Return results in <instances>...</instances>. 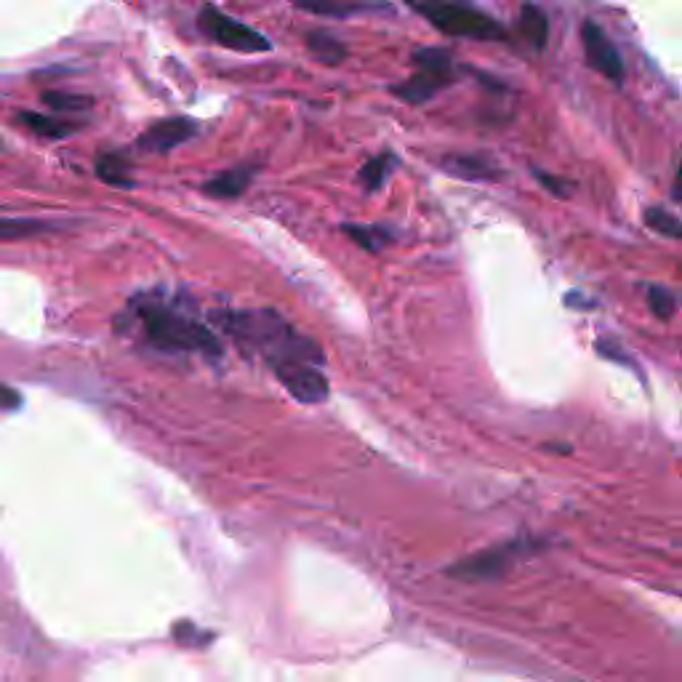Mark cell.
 Masks as SVG:
<instances>
[{"instance_id": "1", "label": "cell", "mask_w": 682, "mask_h": 682, "mask_svg": "<svg viewBox=\"0 0 682 682\" xmlns=\"http://www.w3.org/2000/svg\"><path fill=\"white\" fill-rule=\"evenodd\" d=\"M224 328L230 331L235 339H240L246 347L259 349L264 360L270 363L275 371L278 365L286 363H326V357L320 347L312 339L302 336L296 328H291L286 320L280 318L278 312L272 310H246V312H230L222 318Z\"/></svg>"}, {"instance_id": "2", "label": "cell", "mask_w": 682, "mask_h": 682, "mask_svg": "<svg viewBox=\"0 0 682 682\" xmlns=\"http://www.w3.org/2000/svg\"><path fill=\"white\" fill-rule=\"evenodd\" d=\"M136 318L152 347L166 352H200L208 357L222 355V344L214 331L171 304L142 299L136 302Z\"/></svg>"}, {"instance_id": "3", "label": "cell", "mask_w": 682, "mask_h": 682, "mask_svg": "<svg viewBox=\"0 0 682 682\" xmlns=\"http://www.w3.org/2000/svg\"><path fill=\"white\" fill-rule=\"evenodd\" d=\"M408 8L427 19L435 30L448 38L504 40L507 32L493 16L475 8L467 0H405Z\"/></svg>"}, {"instance_id": "4", "label": "cell", "mask_w": 682, "mask_h": 682, "mask_svg": "<svg viewBox=\"0 0 682 682\" xmlns=\"http://www.w3.org/2000/svg\"><path fill=\"white\" fill-rule=\"evenodd\" d=\"M200 30L206 32L208 38L219 43V46L230 48V51H240V54H262L270 51L272 43L264 38L262 32H256L254 27L232 19L230 14H224L216 6H203L198 16Z\"/></svg>"}, {"instance_id": "5", "label": "cell", "mask_w": 682, "mask_h": 682, "mask_svg": "<svg viewBox=\"0 0 682 682\" xmlns=\"http://www.w3.org/2000/svg\"><path fill=\"white\" fill-rule=\"evenodd\" d=\"M581 43H584V56H587L589 67L595 72H600L603 78L613 80V83H621L624 80V62H621V54L616 51V46L611 43V38L605 35V30L597 22H584L581 24Z\"/></svg>"}, {"instance_id": "6", "label": "cell", "mask_w": 682, "mask_h": 682, "mask_svg": "<svg viewBox=\"0 0 682 682\" xmlns=\"http://www.w3.org/2000/svg\"><path fill=\"white\" fill-rule=\"evenodd\" d=\"M280 384L299 400V403L318 405L328 397V379L320 371V365L312 363H286L275 368Z\"/></svg>"}, {"instance_id": "7", "label": "cell", "mask_w": 682, "mask_h": 682, "mask_svg": "<svg viewBox=\"0 0 682 682\" xmlns=\"http://www.w3.org/2000/svg\"><path fill=\"white\" fill-rule=\"evenodd\" d=\"M517 547L515 544H504V547L485 549L472 557H464L459 563H453L448 573L461 581H496L509 571V565L515 560Z\"/></svg>"}, {"instance_id": "8", "label": "cell", "mask_w": 682, "mask_h": 682, "mask_svg": "<svg viewBox=\"0 0 682 682\" xmlns=\"http://www.w3.org/2000/svg\"><path fill=\"white\" fill-rule=\"evenodd\" d=\"M198 134V123L190 118H166L152 123L147 131H144L139 139H136V147L142 152H171L176 150L179 144L190 142L192 136Z\"/></svg>"}, {"instance_id": "9", "label": "cell", "mask_w": 682, "mask_h": 682, "mask_svg": "<svg viewBox=\"0 0 682 682\" xmlns=\"http://www.w3.org/2000/svg\"><path fill=\"white\" fill-rule=\"evenodd\" d=\"M251 179H254V166L230 168V171H224V174L214 176V179H208V182L203 184V192H206L208 198L219 200L240 198V195L246 192L248 184H251Z\"/></svg>"}, {"instance_id": "10", "label": "cell", "mask_w": 682, "mask_h": 682, "mask_svg": "<svg viewBox=\"0 0 682 682\" xmlns=\"http://www.w3.org/2000/svg\"><path fill=\"white\" fill-rule=\"evenodd\" d=\"M445 86H448V80L435 78V75H427V72L416 70L411 78L403 80L400 86L392 88V94L408 104H424V102H429L437 91H443Z\"/></svg>"}, {"instance_id": "11", "label": "cell", "mask_w": 682, "mask_h": 682, "mask_svg": "<svg viewBox=\"0 0 682 682\" xmlns=\"http://www.w3.org/2000/svg\"><path fill=\"white\" fill-rule=\"evenodd\" d=\"M291 3L315 16H349L376 8L371 0H291Z\"/></svg>"}, {"instance_id": "12", "label": "cell", "mask_w": 682, "mask_h": 682, "mask_svg": "<svg viewBox=\"0 0 682 682\" xmlns=\"http://www.w3.org/2000/svg\"><path fill=\"white\" fill-rule=\"evenodd\" d=\"M520 32H523V38L528 40V46H531L533 51L547 48V40H549L547 14H544L539 6H531V3L523 6L520 8Z\"/></svg>"}, {"instance_id": "13", "label": "cell", "mask_w": 682, "mask_h": 682, "mask_svg": "<svg viewBox=\"0 0 682 682\" xmlns=\"http://www.w3.org/2000/svg\"><path fill=\"white\" fill-rule=\"evenodd\" d=\"M413 67L435 78H443L451 83L453 80V56L445 48H419L413 51Z\"/></svg>"}, {"instance_id": "14", "label": "cell", "mask_w": 682, "mask_h": 682, "mask_svg": "<svg viewBox=\"0 0 682 682\" xmlns=\"http://www.w3.org/2000/svg\"><path fill=\"white\" fill-rule=\"evenodd\" d=\"M307 48H310L312 56H315L320 64H326V67H336V64L344 62V56H347V48L341 46V40H336L334 35H328V32H310V35H307Z\"/></svg>"}, {"instance_id": "15", "label": "cell", "mask_w": 682, "mask_h": 682, "mask_svg": "<svg viewBox=\"0 0 682 682\" xmlns=\"http://www.w3.org/2000/svg\"><path fill=\"white\" fill-rule=\"evenodd\" d=\"M19 123H24L32 134L43 136V139H64V136H70L75 131V126L67 123V120L48 118V115H40V112H22Z\"/></svg>"}, {"instance_id": "16", "label": "cell", "mask_w": 682, "mask_h": 682, "mask_svg": "<svg viewBox=\"0 0 682 682\" xmlns=\"http://www.w3.org/2000/svg\"><path fill=\"white\" fill-rule=\"evenodd\" d=\"M96 176L102 182L112 184V187H134V179L128 176V163L120 155H112V152L96 160Z\"/></svg>"}, {"instance_id": "17", "label": "cell", "mask_w": 682, "mask_h": 682, "mask_svg": "<svg viewBox=\"0 0 682 682\" xmlns=\"http://www.w3.org/2000/svg\"><path fill=\"white\" fill-rule=\"evenodd\" d=\"M445 168L456 176H464V179H493V171L485 160L480 158H467V155H456V158L445 160Z\"/></svg>"}, {"instance_id": "18", "label": "cell", "mask_w": 682, "mask_h": 682, "mask_svg": "<svg viewBox=\"0 0 682 682\" xmlns=\"http://www.w3.org/2000/svg\"><path fill=\"white\" fill-rule=\"evenodd\" d=\"M389 171H392V155L381 152V155H376V158L365 163L363 171H360V182H363V187L368 192L379 190L381 184L387 182Z\"/></svg>"}, {"instance_id": "19", "label": "cell", "mask_w": 682, "mask_h": 682, "mask_svg": "<svg viewBox=\"0 0 682 682\" xmlns=\"http://www.w3.org/2000/svg\"><path fill=\"white\" fill-rule=\"evenodd\" d=\"M645 224L659 232V235H664V238L682 240V222L675 214H669L667 208H648L645 211Z\"/></svg>"}, {"instance_id": "20", "label": "cell", "mask_w": 682, "mask_h": 682, "mask_svg": "<svg viewBox=\"0 0 682 682\" xmlns=\"http://www.w3.org/2000/svg\"><path fill=\"white\" fill-rule=\"evenodd\" d=\"M344 232H347L349 238L355 240L357 246L365 248V251H381L384 243L392 238V232L381 230V227H357V224H347Z\"/></svg>"}, {"instance_id": "21", "label": "cell", "mask_w": 682, "mask_h": 682, "mask_svg": "<svg viewBox=\"0 0 682 682\" xmlns=\"http://www.w3.org/2000/svg\"><path fill=\"white\" fill-rule=\"evenodd\" d=\"M43 230H46V224L38 222V219H0V243L32 238Z\"/></svg>"}, {"instance_id": "22", "label": "cell", "mask_w": 682, "mask_h": 682, "mask_svg": "<svg viewBox=\"0 0 682 682\" xmlns=\"http://www.w3.org/2000/svg\"><path fill=\"white\" fill-rule=\"evenodd\" d=\"M43 104H48V107L56 112H80V110H88V107L94 104V99H91V96H80V94L46 91V94H43Z\"/></svg>"}, {"instance_id": "23", "label": "cell", "mask_w": 682, "mask_h": 682, "mask_svg": "<svg viewBox=\"0 0 682 682\" xmlns=\"http://www.w3.org/2000/svg\"><path fill=\"white\" fill-rule=\"evenodd\" d=\"M174 640L179 645H184V648H206V645L214 640V635L206 632V629L195 627V624L182 621V624H176L174 627Z\"/></svg>"}, {"instance_id": "24", "label": "cell", "mask_w": 682, "mask_h": 682, "mask_svg": "<svg viewBox=\"0 0 682 682\" xmlns=\"http://www.w3.org/2000/svg\"><path fill=\"white\" fill-rule=\"evenodd\" d=\"M648 307L656 318L669 320L675 315V296L669 294L667 288L661 286H651L648 288Z\"/></svg>"}, {"instance_id": "25", "label": "cell", "mask_w": 682, "mask_h": 682, "mask_svg": "<svg viewBox=\"0 0 682 682\" xmlns=\"http://www.w3.org/2000/svg\"><path fill=\"white\" fill-rule=\"evenodd\" d=\"M597 349H600V355L603 357H608V360H616V363H624L627 365L629 363V357L627 355H621V349L616 347V344H605V341H597Z\"/></svg>"}, {"instance_id": "26", "label": "cell", "mask_w": 682, "mask_h": 682, "mask_svg": "<svg viewBox=\"0 0 682 682\" xmlns=\"http://www.w3.org/2000/svg\"><path fill=\"white\" fill-rule=\"evenodd\" d=\"M19 403H22V397L6 384H0V408H19Z\"/></svg>"}, {"instance_id": "27", "label": "cell", "mask_w": 682, "mask_h": 682, "mask_svg": "<svg viewBox=\"0 0 682 682\" xmlns=\"http://www.w3.org/2000/svg\"><path fill=\"white\" fill-rule=\"evenodd\" d=\"M536 179H539L541 184H547L549 190H552V195H557V198H565V195H568V192H565L568 190L565 182H557V179H552L549 174H539V171H536Z\"/></svg>"}, {"instance_id": "28", "label": "cell", "mask_w": 682, "mask_h": 682, "mask_svg": "<svg viewBox=\"0 0 682 682\" xmlns=\"http://www.w3.org/2000/svg\"><path fill=\"white\" fill-rule=\"evenodd\" d=\"M675 200H680L682 203V160H680V166H677V176H675Z\"/></svg>"}]
</instances>
